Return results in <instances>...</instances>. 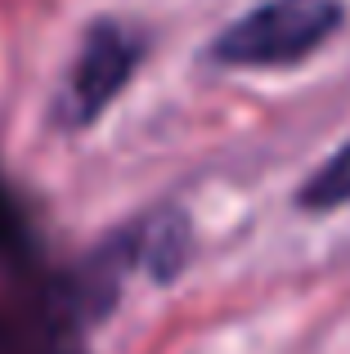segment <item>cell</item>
<instances>
[{"label":"cell","mask_w":350,"mask_h":354,"mask_svg":"<svg viewBox=\"0 0 350 354\" xmlns=\"http://www.w3.org/2000/svg\"><path fill=\"white\" fill-rule=\"evenodd\" d=\"M342 23V0H261L211 41V59L225 68H288L324 50Z\"/></svg>","instance_id":"6da1fadb"},{"label":"cell","mask_w":350,"mask_h":354,"mask_svg":"<svg viewBox=\"0 0 350 354\" xmlns=\"http://www.w3.org/2000/svg\"><path fill=\"white\" fill-rule=\"evenodd\" d=\"M140 59H144V36L140 32H131L117 18L90 23L86 36H81L77 59L68 68V81L59 90V104H54L59 126H68V130L95 126L108 113V104L131 86Z\"/></svg>","instance_id":"7a4b0ae2"},{"label":"cell","mask_w":350,"mask_h":354,"mask_svg":"<svg viewBox=\"0 0 350 354\" xmlns=\"http://www.w3.org/2000/svg\"><path fill=\"white\" fill-rule=\"evenodd\" d=\"M135 234H140V265L158 283H171L189 260V220L180 211H158L144 225H135Z\"/></svg>","instance_id":"3957f363"},{"label":"cell","mask_w":350,"mask_h":354,"mask_svg":"<svg viewBox=\"0 0 350 354\" xmlns=\"http://www.w3.org/2000/svg\"><path fill=\"white\" fill-rule=\"evenodd\" d=\"M297 202L306 211H333V207H346L350 202V139L301 184Z\"/></svg>","instance_id":"277c9868"},{"label":"cell","mask_w":350,"mask_h":354,"mask_svg":"<svg viewBox=\"0 0 350 354\" xmlns=\"http://www.w3.org/2000/svg\"><path fill=\"white\" fill-rule=\"evenodd\" d=\"M14 238H18V216H14V207H9V198L0 193V247H9Z\"/></svg>","instance_id":"5b68a950"}]
</instances>
